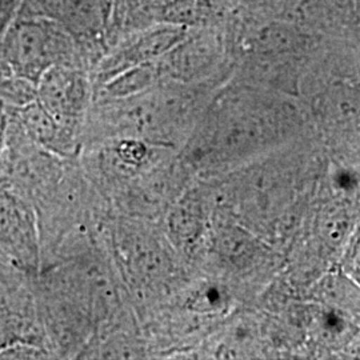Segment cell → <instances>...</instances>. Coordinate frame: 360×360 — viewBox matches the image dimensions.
Here are the masks:
<instances>
[{
  "mask_svg": "<svg viewBox=\"0 0 360 360\" xmlns=\"http://www.w3.org/2000/svg\"><path fill=\"white\" fill-rule=\"evenodd\" d=\"M56 65L82 68L77 46L65 30L50 18L11 16L0 41V74L37 84L43 72Z\"/></svg>",
  "mask_w": 360,
  "mask_h": 360,
  "instance_id": "cell-1",
  "label": "cell"
},
{
  "mask_svg": "<svg viewBox=\"0 0 360 360\" xmlns=\"http://www.w3.org/2000/svg\"><path fill=\"white\" fill-rule=\"evenodd\" d=\"M230 56V37L221 19L211 26L187 30L184 37L158 60V65L171 77L190 80L205 77Z\"/></svg>",
  "mask_w": 360,
  "mask_h": 360,
  "instance_id": "cell-2",
  "label": "cell"
},
{
  "mask_svg": "<svg viewBox=\"0 0 360 360\" xmlns=\"http://www.w3.org/2000/svg\"><path fill=\"white\" fill-rule=\"evenodd\" d=\"M186 31L181 27L154 25L116 40L95 65L99 84L131 67L159 60L184 37Z\"/></svg>",
  "mask_w": 360,
  "mask_h": 360,
  "instance_id": "cell-3",
  "label": "cell"
},
{
  "mask_svg": "<svg viewBox=\"0 0 360 360\" xmlns=\"http://www.w3.org/2000/svg\"><path fill=\"white\" fill-rule=\"evenodd\" d=\"M90 96L87 74L74 65H52L37 83V101L58 123L72 131L84 115Z\"/></svg>",
  "mask_w": 360,
  "mask_h": 360,
  "instance_id": "cell-4",
  "label": "cell"
},
{
  "mask_svg": "<svg viewBox=\"0 0 360 360\" xmlns=\"http://www.w3.org/2000/svg\"><path fill=\"white\" fill-rule=\"evenodd\" d=\"M72 38L80 65H96L108 50L107 8L102 0H55L51 16Z\"/></svg>",
  "mask_w": 360,
  "mask_h": 360,
  "instance_id": "cell-5",
  "label": "cell"
},
{
  "mask_svg": "<svg viewBox=\"0 0 360 360\" xmlns=\"http://www.w3.org/2000/svg\"><path fill=\"white\" fill-rule=\"evenodd\" d=\"M0 250L23 270L39 267V238L34 208L23 198L0 188Z\"/></svg>",
  "mask_w": 360,
  "mask_h": 360,
  "instance_id": "cell-6",
  "label": "cell"
},
{
  "mask_svg": "<svg viewBox=\"0 0 360 360\" xmlns=\"http://www.w3.org/2000/svg\"><path fill=\"white\" fill-rule=\"evenodd\" d=\"M150 15L154 25L186 30L211 26L223 19L214 0H150Z\"/></svg>",
  "mask_w": 360,
  "mask_h": 360,
  "instance_id": "cell-7",
  "label": "cell"
},
{
  "mask_svg": "<svg viewBox=\"0 0 360 360\" xmlns=\"http://www.w3.org/2000/svg\"><path fill=\"white\" fill-rule=\"evenodd\" d=\"M13 115L28 138L44 151L63 154L68 150L72 129L58 123L38 101L22 107Z\"/></svg>",
  "mask_w": 360,
  "mask_h": 360,
  "instance_id": "cell-8",
  "label": "cell"
},
{
  "mask_svg": "<svg viewBox=\"0 0 360 360\" xmlns=\"http://www.w3.org/2000/svg\"><path fill=\"white\" fill-rule=\"evenodd\" d=\"M160 72L159 65L153 63L131 67L101 84V99L116 101L138 96L154 84Z\"/></svg>",
  "mask_w": 360,
  "mask_h": 360,
  "instance_id": "cell-9",
  "label": "cell"
},
{
  "mask_svg": "<svg viewBox=\"0 0 360 360\" xmlns=\"http://www.w3.org/2000/svg\"><path fill=\"white\" fill-rule=\"evenodd\" d=\"M44 351L28 340L16 339L0 347V359H40Z\"/></svg>",
  "mask_w": 360,
  "mask_h": 360,
  "instance_id": "cell-10",
  "label": "cell"
},
{
  "mask_svg": "<svg viewBox=\"0 0 360 360\" xmlns=\"http://www.w3.org/2000/svg\"><path fill=\"white\" fill-rule=\"evenodd\" d=\"M116 150H117L119 158L124 163H129V165L141 163L144 159V156H146V153H147L146 146L142 142L135 141V139L122 141L119 143V146L116 147Z\"/></svg>",
  "mask_w": 360,
  "mask_h": 360,
  "instance_id": "cell-11",
  "label": "cell"
},
{
  "mask_svg": "<svg viewBox=\"0 0 360 360\" xmlns=\"http://www.w3.org/2000/svg\"><path fill=\"white\" fill-rule=\"evenodd\" d=\"M10 22V20H8ZM8 22H3V19H1V16H0V41H1V37H3V32H4V30H6V27H7V23Z\"/></svg>",
  "mask_w": 360,
  "mask_h": 360,
  "instance_id": "cell-12",
  "label": "cell"
},
{
  "mask_svg": "<svg viewBox=\"0 0 360 360\" xmlns=\"http://www.w3.org/2000/svg\"><path fill=\"white\" fill-rule=\"evenodd\" d=\"M104 3V6H105V8H108V0H102Z\"/></svg>",
  "mask_w": 360,
  "mask_h": 360,
  "instance_id": "cell-13",
  "label": "cell"
}]
</instances>
